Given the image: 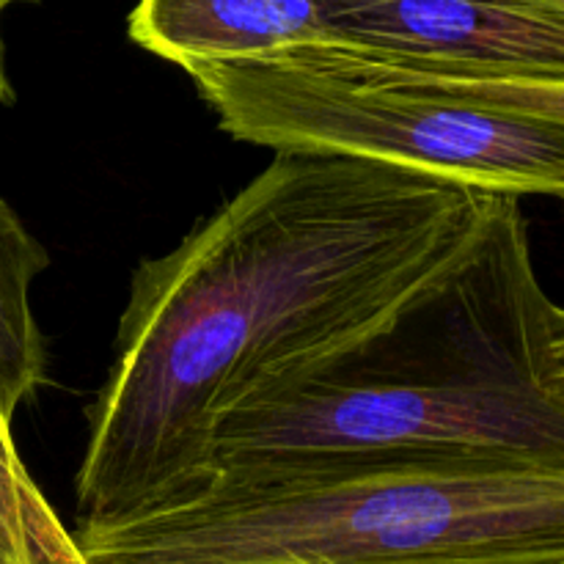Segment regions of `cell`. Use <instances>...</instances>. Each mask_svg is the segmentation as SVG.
Wrapping results in <instances>:
<instances>
[{
	"instance_id": "6da1fadb",
	"label": "cell",
	"mask_w": 564,
	"mask_h": 564,
	"mask_svg": "<svg viewBox=\"0 0 564 564\" xmlns=\"http://www.w3.org/2000/svg\"><path fill=\"white\" fill-rule=\"evenodd\" d=\"M490 196L358 160L275 154L174 251L143 259L88 408L72 534L202 488L226 413L400 306L468 246Z\"/></svg>"
},
{
	"instance_id": "7a4b0ae2",
	"label": "cell",
	"mask_w": 564,
	"mask_h": 564,
	"mask_svg": "<svg viewBox=\"0 0 564 564\" xmlns=\"http://www.w3.org/2000/svg\"><path fill=\"white\" fill-rule=\"evenodd\" d=\"M323 455L564 466V312L534 268L521 198L494 193L433 279L259 383L215 430L218 466Z\"/></svg>"
},
{
	"instance_id": "3957f363",
	"label": "cell",
	"mask_w": 564,
	"mask_h": 564,
	"mask_svg": "<svg viewBox=\"0 0 564 564\" xmlns=\"http://www.w3.org/2000/svg\"><path fill=\"white\" fill-rule=\"evenodd\" d=\"M75 543L86 564H564V466L405 455L220 463L185 499Z\"/></svg>"
},
{
	"instance_id": "277c9868",
	"label": "cell",
	"mask_w": 564,
	"mask_h": 564,
	"mask_svg": "<svg viewBox=\"0 0 564 564\" xmlns=\"http://www.w3.org/2000/svg\"><path fill=\"white\" fill-rule=\"evenodd\" d=\"M182 69L220 130L275 154L512 198L564 193V80L460 75L328 39Z\"/></svg>"
},
{
	"instance_id": "5b68a950",
	"label": "cell",
	"mask_w": 564,
	"mask_h": 564,
	"mask_svg": "<svg viewBox=\"0 0 564 564\" xmlns=\"http://www.w3.org/2000/svg\"><path fill=\"white\" fill-rule=\"evenodd\" d=\"M328 42L482 77L564 80V0H317Z\"/></svg>"
},
{
	"instance_id": "8992f818",
	"label": "cell",
	"mask_w": 564,
	"mask_h": 564,
	"mask_svg": "<svg viewBox=\"0 0 564 564\" xmlns=\"http://www.w3.org/2000/svg\"><path fill=\"white\" fill-rule=\"evenodd\" d=\"M127 31L180 69L325 42L317 0H138Z\"/></svg>"
},
{
	"instance_id": "52a82bcc",
	"label": "cell",
	"mask_w": 564,
	"mask_h": 564,
	"mask_svg": "<svg viewBox=\"0 0 564 564\" xmlns=\"http://www.w3.org/2000/svg\"><path fill=\"white\" fill-rule=\"evenodd\" d=\"M47 264L42 242L0 196V419L9 427L47 378V347L31 306V286Z\"/></svg>"
},
{
	"instance_id": "ba28073f",
	"label": "cell",
	"mask_w": 564,
	"mask_h": 564,
	"mask_svg": "<svg viewBox=\"0 0 564 564\" xmlns=\"http://www.w3.org/2000/svg\"><path fill=\"white\" fill-rule=\"evenodd\" d=\"M0 560L6 564H86L75 534L22 463L14 433L0 419Z\"/></svg>"
},
{
	"instance_id": "9c48e42d",
	"label": "cell",
	"mask_w": 564,
	"mask_h": 564,
	"mask_svg": "<svg viewBox=\"0 0 564 564\" xmlns=\"http://www.w3.org/2000/svg\"><path fill=\"white\" fill-rule=\"evenodd\" d=\"M17 3H39V0H0V108H3V105H11L17 99L14 86H11L9 80V72H6V44H3V11Z\"/></svg>"
},
{
	"instance_id": "30bf717a",
	"label": "cell",
	"mask_w": 564,
	"mask_h": 564,
	"mask_svg": "<svg viewBox=\"0 0 564 564\" xmlns=\"http://www.w3.org/2000/svg\"><path fill=\"white\" fill-rule=\"evenodd\" d=\"M0 564H6V562H3V560H0Z\"/></svg>"
}]
</instances>
